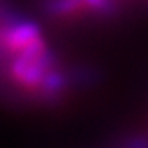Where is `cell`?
Here are the masks:
<instances>
[{
    "label": "cell",
    "instance_id": "5b68a950",
    "mask_svg": "<svg viewBox=\"0 0 148 148\" xmlns=\"http://www.w3.org/2000/svg\"><path fill=\"white\" fill-rule=\"evenodd\" d=\"M118 0H84L85 11L96 16H112L115 14Z\"/></svg>",
    "mask_w": 148,
    "mask_h": 148
},
{
    "label": "cell",
    "instance_id": "277c9868",
    "mask_svg": "<svg viewBox=\"0 0 148 148\" xmlns=\"http://www.w3.org/2000/svg\"><path fill=\"white\" fill-rule=\"evenodd\" d=\"M65 74H63L60 69L54 68L52 66L47 73L44 74L43 80H41V85H40V90L43 95H49V96H55V95H60L65 88Z\"/></svg>",
    "mask_w": 148,
    "mask_h": 148
},
{
    "label": "cell",
    "instance_id": "3957f363",
    "mask_svg": "<svg viewBox=\"0 0 148 148\" xmlns=\"http://www.w3.org/2000/svg\"><path fill=\"white\" fill-rule=\"evenodd\" d=\"M44 10L49 16L58 19H68L85 13L84 0H47Z\"/></svg>",
    "mask_w": 148,
    "mask_h": 148
},
{
    "label": "cell",
    "instance_id": "6da1fadb",
    "mask_svg": "<svg viewBox=\"0 0 148 148\" xmlns=\"http://www.w3.org/2000/svg\"><path fill=\"white\" fill-rule=\"evenodd\" d=\"M54 66V58L44 40L36 41L19 54H14L10 63V76L25 90H38L44 74Z\"/></svg>",
    "mask_w": 148,
    "mask_h": 148
},
{
    "label": "cell",
    "instance_id": "7a4b0ae2",
    "mask_svg": "<svg viewBox=\"0 0 148 148\" xmlns=\"http://www.w3.org/2000/svg\"><path fill=\"white\" fill-rule=\"evenodd\" d=\"M40 40H43V33L35 21H17L0 30V47L10 54H19Z\"/></svg>",
    "mask_w": 148,
    "mask_h": 148
}]
</instances>
